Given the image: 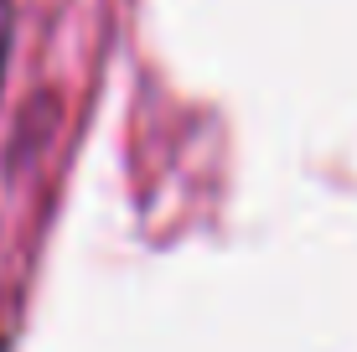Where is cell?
<instances>
[{"label": "cell", "mask_w": 357, "mask_h": 352, "mask_svg": "<svg viewBox=\"0 0 357 352\" xmlns=\"http://www.w3.org/2000/svg\"><path fill=\"white\" fill-rule=\"evenodd\" d=\"M6 47H10V0H0V68H6Z\"/></svg>", "instance_id": "cell-1"}]
</instances>
